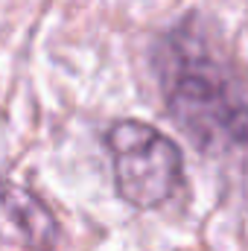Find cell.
Wrapping results in <instances>:
<instances>
[{
    "label": "cell",
    "mask_w": 248,
    "mask_h": 251,
    "mask_svg": "<svg viewBox=\"0 0 248 251\" xmlns=\"http://www.w3.org/2000/svg\"><path fill=\"white\" fill-rule=\"evenodd\" d=\"M155 73L167 114L201 152L248 146L246 85L190 24L161 38Z\"/></svg>",
    "instance_id": "obj_1"
},
{
    "label": "cell",
    "mask_w": 248,
    "mask_h": 251,
    "mask_svg": "<svg viewBox=\"0 0 248 251\" xmlns=\"http://www.w3.org/2000/svg\"><path fill=\"white\" fill-rule=\"evenodd\" d=\"M114 187L131 207L155 210L167 204L184 181L181 149L155 126L117 120L105 134Z\"/></svg>",
    "instance_id": "obj_2"
},
{
    "label": "cell",
    "mask_w": 248,
    "mask_h": 251,
    "mask_svg": "<svg viewBox=\"0 0 248 251\" xmlns=\"http://www.w3.org/2000/svg\"><path fill=\"white\" fill-rule=\"evenodd\" d=\"M56 243L53 210L32 190L0 178V251H53Z\"/></svg>",
    "instance_id": "obj_3"
}]
</instances>
